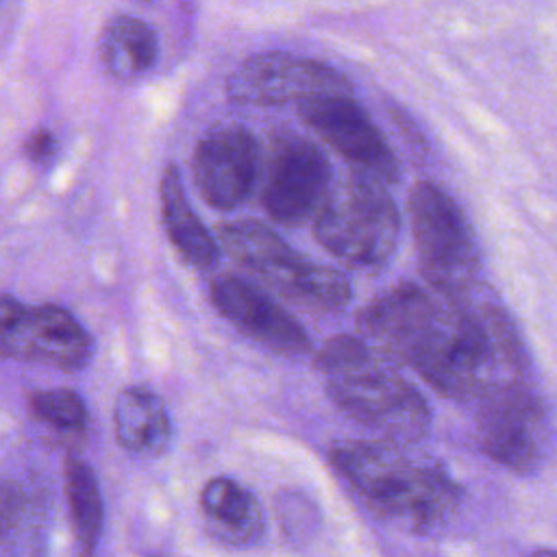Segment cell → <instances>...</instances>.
<instances>
[{
  "instance_id": "19",
  "label": "cell",
  "mask_w": 557,
  "mask_h": 557,
  "mask_svg": "<svg viewBox=\"0 0 557 557\" xmlns=\"http://www.w3.org/2000/svg\"><path fill=\"white\" fill-rule=\"evenodd\" d=\"M28 409L37 422L57 435H83L89 422L83 398L67 387L37 389L28 396Z\"/></svg>"
},
{
  "instance_id": "4",
  "label": "cell",
  "mask_w": 557,
  "mask_h": 557,
  "mask_svg": "<svg viewBox=\"0 0 557 557\" xmlns=\"http://www.w3.org/2000/svg\"><path fill=\"white\" fill-rule=\"evenodd\" d=\"M318 244L357 270H374L394 255L400 215L383 183L352 174L333 185L313 218Z\"/></svg>"
},
{
  "instance_id": "5",
  "label": "cell",
  "mask_w": 557,
  "mask_h": 557,
  "mask_svg": "<svg viewBox=\"0 0 557 557\" xmlns=\"http://www.w3.org/2000/svg\"><path fill=\"white\" fill-rule=\"evenodd\" d=\"M218 246L250 274L298 305L335 311L350 300V283L339 270L302 257L274 228L257 220L222 224Z\"/></svg>"
},
{
  "instance_id": "22",
  "label": "cell",
  "mask_w": 557,
  "mask_h": 557,
  "mask_svg": "<svg viewBox=\"0 0 557 557\" xmlns=\"http://www.w3.org/2000/svg\"><path fill=\"white\" fill-rule=\"evenodd\" d=\"M531 557H557V550H535Z\"/></svg>"
},
{
  "instance_id": "12",
  "label": "cell",
  "mask_w": 557,
  "mask_h": 557,
  "mask_svg": "<svg viewBox=\"0 0 557 557\" xmlns=\"http://www.w3.org/2000/svg\"><path fill=\"white\" fill-rule=\"evenodd\" d=\"M261 165L259 144L248 128L218 124L198 139L191 157V176L209 207L231 211L250 198Z\"/></svg>"
},
{
  "instance_id": "11",
  "label": "cell",
  "mask_w": 557,
  "mask_h": 557,
  "mask_svg": "<svg viewBox=\"0 0 557 557\" xmlns=\"http://www.w3.org/2000/svg\"><path fill=\"white\" fill-rule=\"evenodd\" d=\"M300 120L344 157L355 174L376 183H394L398 161L379 126L352 96H324L298 104Z\"/></svg>"
},
{
  "instance_id": "1",
  "label": "cell",
  "mask_w": 557,
  "mask_h": 557,
  "mask_svg": "<svg viewBox=\"0 0 557 557\" xmlns=\"http://www.w3.org/2000/svg\"><path fill=\"white\" fill-rule=\"evenodd\" d=\"M357 329L363 342L413 368L446 398L476 400L496 383L527 376L518 333L481 285L461 296L394 285L359 311Z\"/></svg>"
},
{
  "instance_id": "15",
  "label": "cell",
  "mask_w": 557,
  "mask_h": 557,
  "mask_svg": "<svg viewBox=\"0 0 557 557\" xmlns=\"http://www.w3.org/2000/svg\"><path fill=\"white\" fill-rule=\"evenodd\" d=\"M113 429L120 446L135 455H159L172 435L163 400L144 385H128L117 394Z\"/></svg>"
},
{
  "instance_id": "17",
  "label": "cell",
  "mask_w": 557,
  "mask_h": 557,
  "mask_svg": "<svg viewBox=\"0 0 557 557\" xmlns=\"http://www.w3.org/2000/svg\"><path fill=\"white\" fill-rule=\"evenodd\" d=\"M200 507L231 542H248L261 531L259 503L235 479L215 476L207 481L200 492Z\"/></svg>"
},
{
  "instance_id": "9",
  "label": "cell",
  "mask_w": 557,
  "mask_h": 557,
  "mask_svg": "<svg viewBox=\"0 0 557 557\" xmlns=\"http://www.w3.org/2000/svg\"><path fill=\"white\" fill-rule=\"evenodd\" d=\"M474 433L492 461L513 472L537 466L544 411L527 376L496 383L474 400Z\"/></svg>"
},
{
  "instance_id": "16",
  "label": "cell",
  "mask_w": 557,
  "mask_h": 557,
  "mask_svg": "<svg viewBox=\"0 0 557 557\" xmlns=\"http://www.w3.org/2000/svg\"><path fill=\"white\" fill-rule=\"evenodd\" d=\"M100 63L117 81L144 76L157 61V35L139 17L115 13L107 20L98 41Z\"/></svg>"
},
{
  "instance_id": "21",
  "label": "cell",
  "mask_w": 557,
  "mask_h": 557,
  "mask_svg": "<svg viewBox=\"0 0 557 557\" xmlns=\"http://www.w3.org/2000/svg\"><path fill=\"white\" fill-rule=\"evenodd\" d=\"M20 513V494L13 487H0V535L15 522Z\"/></svg>"
},
{
  "instance_id": "13",
  "label": "cell",
  "mask_w": 557,
  "mask_h": 557,
  "mask_svg": "<svg viewBox=\"0 0 557 557\" xmlns=\"http://www.w3.org/2000/svg\"><path fill=\"white\" fill-rule=\"evenodd\" d=\"M209 298L222 318L263 348L285 357L309 352L311 339L302 324L252 281L222 274L211 283Z\"/></svg>"
},
{
  "instance_id": "10",
  "label": "cell",
  "mask_w": 557,
  "mask_h": 557,
  "mask_svg": "<svg viewBox=\"0 0 557 557\" xmlns=\"http://www.w3.org/2000/svg\"><path fill=\"white\" fill-rule=\"evenodd\" d=\"M226 94L242 104L274 107L324 96H352L350 83L335 67L289 52H259L242 61L226 78Z\"/></svg>"
},
{
  "instance_id": "14",
  "label": "cell",
  "mask_w": 557,
  "mask_h": 557,
  "mask_svg": "<svg viewBox=\"0 0 557 557\" xmlns=\"http://www.w3.org/2000/svg\"><path fill=\"white\" fill-rule=\"evenodd\" d=\"M159 205L163 231L178 257L196 270H211L220 257L218 239L198 220L174 163H168L161 172Z\"/></svg>"
},
{
  "instance_id": "2",
  "label": "cell",
  "mask_w": 557,
  "mask_h": 557,
  "mask_svg": "<svg viewBox=\"0 0 557 557\" xmlns=\"http://www.w3.org/2000/svg\"><path fill=\"white\" fill-rule=\"evenodd\" d=\"M329 459L359 500L376 516L413 533L440 527L459 505L457 483L435 463L385 440H344Z\"/></svg>"
},
{
  "instance_id": "20",
  "label": "cell",
  "mask_w": 557,
  "mask_h": 557,
  "mask_svg": "<svg viewBox=\"0 0 557 557\" xmlns=\"http://www.w3.org/2000/svg\"><path fill=\"white\" fill-rule=\"evenodd\" d=\"M57 148L54 135L48 128H37L33 131L26 141H24V154L28 157V161L33 163H46L52 159Z\"/></svg>"
},
{
  "instance_id": "3",
  "label": "cell",
  "mask_w": 557,
  "mask_h": 557,
  "mask_svg": "<svg viewBox=\"0 0 557 557\" xmlns=\"http://www.w3.org/2000/svg\"><path fill=\"white\" fill-rule=\"evenodd\" d=\"M329 398L355 422L385 442H418L431 424L422 394L398 372L392 359L355 335H335L313 355Z\"/></svg>"
},
{
  "instance_id": "18",
  "label": "cell",
  "mask_w": 557,
  "mask_h": 557,
  "mask_svg": "<svg viewBox=\"0 0 557 557\" xmlns=\"http://www.w3.org/2000/svg\"><path fill=\"white\" fill-rule=\"evenodd\" d=\"M63 487L74 535L85 555H91L102 531L104 509L94 470L78 457H67L63 466Z\"/></svg>"
},
{
  "instance_id": "8",
  "label": "cell",
  "mask_w": 557,
  "mask_h": 557,
  "mask_svg": "<svg viewBox=\"0 0 557 557\" xmlns=\"http://www.w3.org/2000/svg\"><path fill=\"white\" fill-rule=\"evenodd\" d=\"M261 202L265 213L285 226L315 218L331 191V163L318 144L281 131L272 137L263 161Z\"/></svg>"
},
{
  "instance_id": "6",
  "label": "cell",
  "mask_w": 557,
  "mask_h": 557,
  "mask_svg": "<svg viewBox=\"0 0 557 557\" xmlns=\"http://www.w3.org/2000/svg\"><path fill=\"white\" fill-rule=\"evenodd\" d=\"M407 211L422 276L444 296L479 287V248L457 202L435 183L420 181L409 189Z\"/></svg>"
},
{
  "instance_id": "7",
  "label": "cell",
  "mask_w": 557,
  "mask_h": 557,
  "mask_svg": "<svg viewBox=\"0 0 557 557\" xmlns=\"http://www.w3.org/2000/svg\"><path fill=\"white\" fill-rule=\"evenodd\" d=\"M91 352V335L67 309L0 294V357L76 372L89 363Z\"/></svg>"
}]
</instances>
